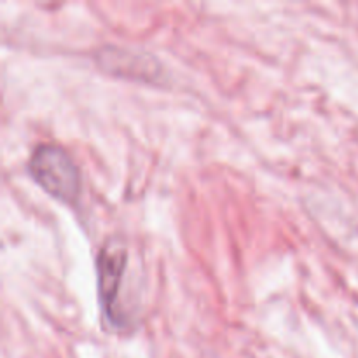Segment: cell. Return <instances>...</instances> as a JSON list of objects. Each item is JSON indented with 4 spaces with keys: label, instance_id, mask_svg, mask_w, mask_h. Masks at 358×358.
Returning <instances> with one entry per match:
<instances>
[{
    "label": "cell",
    "instance_id": "1",
    "mask_svg": "<svg viewBox=\"0 0 358 358\" xmlns=\"http://www.w3.org/2000/svg\"><path fill=\"white\" fill-rule=\"evenodd\" d=\"M28 171L45 192L62 201H76L79 196L80 175L77 164L65 149L55 143H42L34 150Z\"/></svg>",
    "mask_w": 358,
    "mask_h": 358
},
{
    "label": "cell",
    "instance_id": "2",
    "mask_svg": "<svg viewBox=\"0 0 358 358\" xmlns=\"http://www.w3.org/2000/svg\"><path fill=\"white\" fill-rule=\"evenodd\" d=\"M126 261H128V252H126L124 243L115 238L108 240L98 255V289H100L101 308L108 320L114 324H119L115 301H117L119 285L124 275Z\"/></svg>",
    "mask_w": 358,
    "mask_h": 358
}]
</instances>
